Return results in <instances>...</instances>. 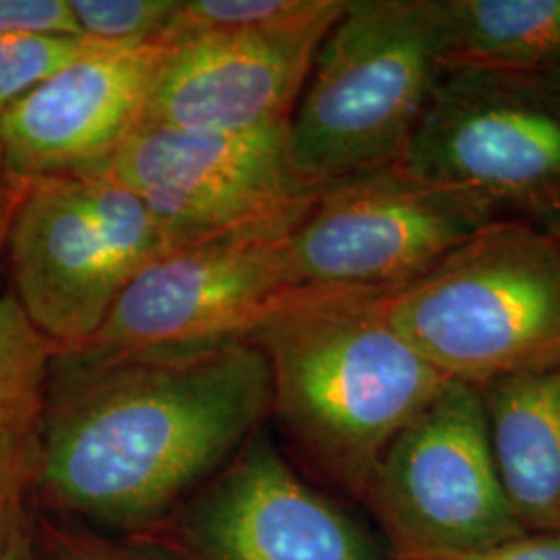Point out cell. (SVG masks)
<instances>
[{"label":"cell","instance_id":"obj_3","mask_svg":"<svg viewBox=\"0 0 560 560\" xmlns=\"http://www.w3.org/2000/svg\"><path fill=\"white\" fill-rule=\"evenodd\" d=\"M444 71L434 0H347L289 120L298 173L322 189L399 162Z\"/></svg>","mask_w":560,"mask_h":560},{"label":"cell","instance_id":"obj_4","mask_svg":"<svg viewBox=\"0 0 560 560\" xmlns=\"http://www.w3.org/2000/svg\"><path fill=\"white\" fill-rule=\"evenodd\" d=\"M384 300L446 381L480 388L560 360V249L540 224L488 222Z\"/></svg>","mask_w":560,"mask_h":560},{"label":"cell","instance_id":"obj_10","mask_svg":"<svg viewBox=\"0 0 560 560\" xmlns=\"http://www.w3.org/2000/svg\"><path fill=\"white\" fill-rule=\"evenodd\" d=\"M492 221L395 162L322 187L289 252L303 289L395 291Z\"/></svg>","mask_w":560,"mask_h":560},{"label":"cell","instance_id":"obj_20","mask_svg":"<svg viewBox=\"0 0 560 560\" xmlns=\"http://www.w3.org/2000/svg\"><path fill=\"white\" fill-rule=\"evenodd\" d=\"M38 418L0 425V540L20 520L25 492L34 481Z\"/></svg>","mask_w":560,"mask_h":560},{"label":"cell","instance_id":"obj_6","mask_svg":"<svg viewBox=\"0 0 560 560\" xmlns=\"http://www.w3.org/2000/svg\"><path fill=\"white\" fill-rule=\"evenodd\" d=\"M400 166L490 219L560 217V88L541 73L451 67Z\"/></svg>","mask_w":560,"mask_h":560},{"label":"cell","instance_id":"obj_21","mask_svg":"<svg viewBox=\"0 0 560 560\" xmlns=\"http://www.w3.org/2000/svg\"><path fill=\"white\" fill-rule=\"evenodd\" d=\"M13 36L81 34L69 0H0V38Z\"/></svg>","mask_w":560,"mask_h":560},{"label":"cell","instance_id":"obj_23","mask_svg":"<svg viewBox=\"0 0 560 560\" xmlns=\"http://www.w3.org/2000/svg\"><path fill=\"white\" fill-rule=\"evenodd\" d=\"M459 560H560L559 534H525L488 552Z\"/></svg>","mask_w":560,"mask_h":560},{"label":"cell","instance_id":"obj_12","mask_svg":"<svg viewBox=\"0 0 560 560\" xmlns=\"http://www.w3.org/2000/svg\"><path fill=\"white\" fill-rule=\"evenodd\" d=\"M171 550L183 560H386L370 532L301 480L266 430L180 506Z\"/></svg>","mask_w":560,"mask_h":560},{"label":"cell","instance_id":"obj_16","mask_svg":"<svg viewBox=\"0 0 560 560\" xmlns=\"http://www.w3.org/2000/svg\"><path fill=\"white\" fill-rule=\"evenodd\" d=\"M57 353L27 320L15 295L0 293V425L40 416Z\"/></svg>","mask_w":560,"mask_h":560},{"label":"cell","instance_id":"obj_9","mask_svg":"<svg viewBox=\"0 0 560 560\" xmlns=\"http://www.w3.org/2000/svg\"><path fill=\"white\" fill-rule=\"evenodd\" d=\"M173 249L235 233H291L320 189L291 159L289 122L252 131L141 125L113 168Z\"/></svg>","mask_w":560,"mask_h":560},{"label":"cell","instance_id":"obj_13","mask_svg":"<svg viewBox=\"0 0 560 560\" xmlns=\"http://www.w3.org/2000/svg\"><path fill=\"white\" fill-rule=\"evenodd\" d=\"M166 46H98L0 115V150L15 179L108 175L143 125Z\"/></svg>","mask_w":560,"mask_h":560},{"label":"cell","instance_id":"obj_1","mask_svg":"<svg viewBox=\"0 0 560 560\" xmlns=\"http://www.w3.org/2000/svg\"><path fill=\"white\" fill-rule=\"evenodd\" d=\"M270 416L254 342L177 360L50 365L32 488L94 532L171 520Z\"/></svg>","mask_w":560,"mask_h":560},{"label":"cell","instance_id":"obj_22","mask_svg":"<svg viewBox=\"0 0 560 560\" xmlns=\"http://www.w3.org/2000/svg\"><path fill=\"white\" fill-rule=\"evenodd\" d=\"M48 560H183L171 548L122 544L101 532H55Z\"/></svg>","mask_w":560,"mask_h":560},{"label":"cell","instance_id":"obj_17","mask_svg":"<svg viewBox=\"0 0 560 560\" xmlns=\"http://www.w3.org/2000/svg\"><path fill=\"white\" fill-rule=\"evenodd\" d=\"M85 40L115 48L162 46L180 0H69Z\"/></svg>","mask_w":560,"mask_h":560},{"label":"cell","instance_id":"obj_14","mask_svg":"<svg viewBox=\"0 0 560 560\" xmlns=\"http://www.w3.org/2000/svg\"><path fill=\"white\" fill-rule=\"evenodd\" d=\"M499 478L527 534L560 536V360L480 386Z\"/></svg>","mask_w":560,"mask_h":560},{"label":"cell","instance_id":"obj_24","mask_svg":"<svg viewBox=\"0 0 560 560\" xmlns=\"http://www.w3.org/2000/svg\"><path fill=\"white\" fill-rule=\"evenodd\" d=\"M0 560H36V540L25 513L0 540Z\"/></svg>","mask_w":560,"mask_h":560},{"label":"cell","instance_id":"obj_27","mask_svg":"<svg viewBox=\"0 0 560 560\" xmlns=\"http://www.w3.org/2000/svg\"><path fill=\"white\" fill-rule=\"evenodd\" d=\"M548 80L552 81V83H557L560 88V67L557 69H552V71H548V73H544Z\"/></svg>","mask_w":560,"mask_h":560},{"label":"cell","instance_id":"obj_5","mask_svg":"<svg viewBox=\"0 0 560 560\" xmlns=\"http://www.w3.org/2000/svg\"><path fill=\"white\" fill-rule=\"evenodd\" d=\"M171 249L150 210L110 175L25 180L4 272L27 320L69 353L98 332L141 268Z\"/></svg>","mask_w":560,"mask_h":560},{"label":"cell","instance_id":"obj_26","mask_svg":"<svg viewBox=\"0 0 560 560\" xmlns=\"http://www.w3.org/2000/svg\"><path fill=\"white\" fill-rule=\"evenodd\" d=\"M544 229L548 231V235L555 240L557 247L560 249V217L552 222H548V224H544Z\"/></svg>","mask_w":560,"mask_h":560},{"label":"cell","instance_id":"obj_25","mask_svg":"<svg viewBox=\"0 0 560 560\" xmlns=\"http://www.w3.org/2000/svg\"><path fill=\"white\" fill-rule=\"evenodd\" d=\"M20 191L21 180L11 175L0 150V275L4 272V240H7L9 222H11V214Z\"/></svg>","mask_w":560,"mask_h":560},{"label":"cell","instance_id":"obj_7","mask_svg":"<svg viewBox=\"0 0 560 560\" xmlns=\"http://www.w3.org/2000/svg\"><path fill=\"white\" fill-rule=\"evenodd\" d=\"M291 233H235L164 252L143 266L75 365L177 360L249 342L261 320L303 287L289 252Z\"/></svg>","mask_w":560,"mask_h":560},{"label":"cell","instance_id":"obj_15","mask_svg":"<svg viewBox=\"0 0 560 560\" xmlns=\"http://www.w3.org/2000/svg\"><path fill=\"white\" fill-rule=\"evenodd\" d=\"M444 67H560V0H434Z\"/></svg>","mask_w":560,"mask_h":560},{"label":"cell","instance_id":"obj_2","mask_svg":"<svg viewBox=\"0 0 560 560\" xmlns=\"http://www.w3.org/2000/svg\"><path fill=\"white\" fill-rule=\"evenodd\" d=\"M384 295L301 289L249 339L268 363L280 430L358 494L388 444L448 382L400 337Z\"/></svg>","mask_w":560,"mask_h":560},{"label":"cell","instance_id":"obj_18","mask_svg":"<svg viewBox=\"0 0 560 560\" xmlns=\"http://www.w3.org/2000/svg\"><path fill=\"white\" fill-rule=\"evenodd\" d=\"M98 46L81 36L0 38V115Z\"/></svg>","mask_w":560,"mask_h":560},{"label":"cell","instance_id":"obj_8","mask_svg":"<svg viewBox=\"0 0 560 560\" xmlns=\"http://www.w3.org/2000/svg\"><path fill=\"white\" fill-rule=\"evenodd\" d=\"M397 560H459L527 532L502 490L480 388L448 381L378 460L365 494Z\"/></svg>","mask_w":560,"mask_h":560},{"label":"cell","instance_id":"obj_19","mask_svg":"<svg viewBox=\"0 0 560 560\" xmlns=\"http://www.w3.org/2000/svg\"><path fill=\"white\" fill-rule=\"evenodd\" d=\"M318 0H180L162 46L208 34L270 27L310 13Z\"/></svg>","mask_w":560,"mask_h":560},{"label":"cell","instance_id":"obj_11","mask_svg":"<svg viewBox=\"0 0 560 560\" xmlns=\"http://www.w3.org/2000/svg\"><path fill=\"white\" fill-rule=\"evenodd\" d=\"M347 0H318L298 20L208 32L166 46L143 125L252 131L289 122L322 42Z\"/></svg>","mask_w":560,"mask_h":560}]
</instances>
